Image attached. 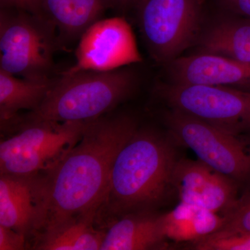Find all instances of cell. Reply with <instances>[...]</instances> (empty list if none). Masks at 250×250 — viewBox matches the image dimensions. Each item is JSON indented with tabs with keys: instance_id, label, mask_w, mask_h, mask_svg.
<instances>
[{
	"instance_id": "6da1fadb",
	"label": "cell",
	"mask_w": 250,
	"mask_h": 250,
	"mask_svg": "<svg viewBox=\"0 0 250 250\" xmlns=\"http://www.w3.org/2000/svg\"><path fill=\"white\" fill-rule=\"evenodd\" d=\"M138 128L127 115L88 122L82 139L52 170L41 175L44 229L98 210L107 193L113 163Z\"/></svg>"
},
{
	"instance_id": "7a4b0ae2",
	"label": "cell",
	"mask_w": 250,
	"mask_h": 250,
	"mask_svg": "<svg viewBox=\"0 0 250 250\" xmlns=\"http://www.w3.org/2000/svg\"><path fill=\"white\" fill-rule=\"evenodd\" d=\"M178 159L164 136L138 129L116 156L103 203L121 217L152 211L175 191L172 176Z\"/></svg>"
},
{
	"instance_id": "3957f363",
	"label": "cell",
	"mask_w": 250,
	"mask_h": 250,
	"mask_svg": "<svg viewBox=\"0 0 250 250\" xmlns=\"http://www.w3.org/2000/svg\"><path fill=\"white\" fill-rule=\"evenodd\" d=\"M136 83V75L129 69L62 74L39 107L19 115L10 130L37 122L94 121L128 98Z\"/></svg>"
},
{
	"instance_id": "277c9868",
	"label": "cell",
	"mask_w": 250,
	"mask_h": 250,
	"mask_svg": "<svg viewBox=\"0 0 250 250\" xmlns=\"http://www.w3.org/2000/svg\"><path fill=\"white\" fill-rule=\"evenodd\" d=\"M88 123L42 121L20 125L0 144V174L31 177L47 173L76 146Z\"/></svg>"
},
{
	"instance_id": "5b68a950",
	"label": "cell",
	"mask_w": 250,
	"mask_h": 250,
	"mask_svg": "<svg viewBox=\"0 0 250 250\" xmlns=\"http://www.w3.org/2000/svg\"><path fill=\"white\" fill-rule=\"evenodd\" d=\"M59 42L55 28L44 18L21 10L1 9V70L27 80H49Z\"/></svg>"
},
{
	"instance_id": "8992f818",
	"label": "cell",
	"mask_w": 250,
	"mask_h": 250,
	"mask_svg": "<svg viewBox=\"0 0 250 250\" xmlns=\"http://www.w3.org/2000/svg\"><path fill=\"white\" fill-rule=\"evenodd\" d=\"M202 0H141L139 21L143 39L156 62L178 58L196 39Z\"/></svg>"
},
{
	"instance_id": "52a82bcc",
	"label": "cell",
	"mask_w": 250,
	"mask_h": 250,
	"mask_svg": "<svg viewBox=\"0 0 250 250\" xmlns=\"http://www.w3.org/2000/svg\"><path fill=\"white\" fill-rule=\"evenodd\" d=\"M167 126L177 142L191 149L199 160L234 179L250 178V141L174 110L167 115Z\"/></svg>"
},
{
	"instance_id": "ba28073f",
	"label": "cell",
	"mask_w": 250,
	"mask_h": 250,
	"mask_svg": "<svg viewBox=\"0 0 250 250\" xmlns=\"http://www.w3.org/2000/svg\"><path fill=\"white\" fill-rule=\"evenodd\" d=\"M161 94L176 111L230 134L250 136V93L220 85L173 83Z\"/></svg>"
},
{
	"instance_id": "9c48e42d",
	"label": "cell",
	"mask_w": 250,
	"mask_h": 250,
	"mask_svg": "<svg viewBox=\"0 0 250 250\" xmlns=\"http://www.w3.org/2000/svg\"><path fill=\"white\" fill-rule=\"evenodd\" d=\"M80 39L76 63L63 74L111 71L142 62L134 33L124 18L100 19Z\"/></svg>"
},
{
	"instance_id": "30bf717a",
	"label": "cell",
	"mask_w": 250,
	"mask_h": 250,
	"mask_svg": "<svg viewBox=\"0 0 250 250\" xmlns=\"http://www.w3.org/2000/svg\"><path fill=\"white\" fill-rule=\"evenodd\" d=\"M172 184L180 202L223 215L236 202L238 183L200 160L179 159Z\"/></svg>"
},
{
	"instance_id": "8fae6325",
	"label": "cell",
	"mask_w": 250,
	"mask_h": 250,
	"mask_svg": "<svg viewBox=\"0 0 250 250\" xmlns=\"http://www.w3.org/2000/svg\"><path fill=\"white\" fill-rule=\"evenodd\" d=\"M45 218L41 175L1 174L0 225L27 236L41 231Z\"/></svg>"
},
{
	"instance_id": "7c38bea8",
	"label": "cell",
	"mask_w": 250,
	"mask_h": 250,
	"mask_svg": "<svg viewBox=\"0 0 250 250\" xmlns=\"http://www.w3.org/2000/svg\"><path fill=\"white\" fill-rule=\"evenodd\" d=\"M173 83L220 85L250 93V63L200 53L168 63Z\"/></svg>"
},
{
	"instance_id": "4fadbf2b",
	"label": "cell",
	"mask_w": 250,
	"mask_h": 250,
	"mask_svg": "<svg viewBox=\"0 0 250 250\" xmlns=\"http://www.w3.org/2000/svg\"><path fill=\"white\" fill-rule=\"evenodd\" d=\"M167 239L162 215L141 211L123 215L110 227L100 250H160Z\"/></svg>"
},
{
	"instance_id": "5bb4252c",
	"label": "cell",
	"mask_w": 250,
	"mask_h": 250,
	"mask_svg": "<svg viewBox=\"0 0 250 250\" xmlns=\"http://www.w3.org/2000/svg\"><path fill=\"white\" fill-rule=\"evenodd\" d=\"M111 7L109 0H40L39 17L50 23L59 42L80 39Z\"/></svg>"
},
{
	"instance_id": "9a60e30c",
	"label": "cell",
	"mask_w": 250,
	"mask_h": 250,
	"mask_svg": "<svg viewBox=\"0 0 250 250\" xmlns=\"http://www.w3.org/2000/svg\"><path fill=\"white\" fill-rule=\"evenodd\" d=\"M98 210L68 219L42 230L36 250H100L105 232L94 226Z\"/></svg>"
},
{
	"instance_id": "2e32d148",
	"label": "cell",
	"mask_w": 250,
	"mask_h": 250,
	"mask_svg": "<svg viewBox=\"0 0 250 250\" xmlns=\"http://www.w3.org/2000/svg\"><path fill=\"white\" fill-rule=\"evenodd\" d=\"M55 79L32 80L20 78L0 69V120L1 130L6 129L19 112L34 111L45 100Z\"/></svg>"
},
{
	"instance_id": "e0dca14e",
	"label": "cell",
	"mask_w": 250,
	"mask_h": 250,
	"mask_svg": "<svg viewBox=\"0 0 250 250\" xmlns=\"http://www.w3.org/2000/svg\"><path fill=\"white\" fill-rule=\"evenodd\" d=\"M201 53L250 63V19L236 17L219 21L202 35Z\"/></svg>"
},
{
	"instance_id": "ac0fdd59",
	"label": "cell",
	"mask_w": 250,
	"mask_h": 250,
	"mask_svg": "<svg viewBox=\"0 0 250 250\" xmlns=\"http://www.w3.org/2000/svg\"><path fill=\"white\" fill-rule=\"evenodd\" d=\"M167 238L176 242H195L223 227V215L196 206L180 202L174 209L162 215Z\"/></svg>"
},
{
	"instance_id": "d6986e66",
	"label": "cell",
	"mask_w": 250,
	"mask_h": 250,
	"mask_svg": "<svg viewBox=\"0 0 250 250\" xmlns=\"http://www.w3.org/2000/svg\"><path fill=\"white\" fill-rule=\"evenodd\" d=\"M190 243L197 250H250V231L219 229Z\"/></svg>"
},
{
	"instance_id": "ffe728a7",
	"label": "cell",
	"mask_w": 250,
	"mask_h": 250,
	"mask_svg": "<svg viewBox=\"0 0 250 250\" xmlns=\"http://www.w3.org/2000/svg\"><path fill=\"white\" fill-rule=\"evenodd\" d=\"M222 215L224 223L220 229L250 231V187Z\"/></svg>"
},
{
	"instance_id": "44dd1931",
	"label": "cell",
	"mask_w": 250,
	"mask_h": 250,
	"mask_svg": "<svg viewBox=\"0 0 250 250\" xmlns=\"http://www.w3.org/2000/svg\"><path fill=\"white\" fill-rule=\"evenodd\" d=\"M26 236L13 229L0 225V250L25 249Z\"/></svg>"
},
{
	"instance_id": "7402d4cb",
	"label": "cell",
	"mask_w": 250,
	"mask_h": 250,
	"mask_svg": "<svg viewBox=\"0 0 250 250\" xmlns=\"http://www.w3.org/2000/svg\"><path fill=\"white\" fill-rule=\"evenodd\" d=\"M40 0H0L1 9L21 10L39 17Z\"/></svg>"
},
{
	"instance_id": "603a6c76",
	"label": "cell",
	"mask_w": 250,
	"mask_h": 250,
	"mask_svg": "<svg viewBox=\"0 0 250 250\" xmlns=\"http://www.w3.org/2000/svg\"><path fill=\"white\" fill-rule=\"evenodd\" d=\"M226 5L236 16L250 19V0H233Z\"/></svg>"
},
{
	"instance_id": "cb8c5ba5",
	"label": "cell",
	"mask_w": 250,
	"mask_h": 250,
	"mask_svg": "<svg viewBox=\"0 0 250 250\" xmlns=\"http://www.w3.org/2000/svg\"><path fill=\"white\" fill-rule=\"evenodd\" d=\"M141 0H109L111 7L125 8Z\"/></svg>"
}]
</instances>
